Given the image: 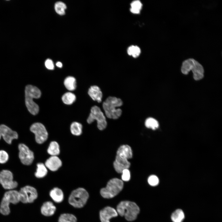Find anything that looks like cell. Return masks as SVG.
<instances>
[{
  "mask_svg": "<svg viewBox=\"0 0 222 222\" xmlns=\"http://www.w3.org/2000/svg\"><path fill=\"white\" fill-rule=\"evenodd\" d=\"M142 6V4L140 1L135 0L131 3L130 11L135 14L140 13Z\"/></svg>",
  "mask_w": 222,
  "mask_h": 222,
  "instance_id": "cell-29",
  "label": "cell"
},
{
  "mask_svg": "<svg viewBox=\"0 0 222 222\" xmlns=\"http://www.w3.org/2000/svg\"><path fill=\"white\" fill-rule=\"evenodd\" d=\"M9 158L8 153L4 150H0V163L3 164L6 162Z\"/></svg>",
  "mask_w": 222,
  "mask_h": 222,
  "instance_id": "cell-33",
  "label": "cell"
},
{
  "mask_svg": "<svg viewBox=\"0 0 222 222\" xmlns=\"http://www.w3.org/2000/svg\"><path fill=\"white\" fill-rule=\"evenodd\" d=\"M88 93L92 99L98 103L101 101L102 93L100 88L96 85H93L89 88Z\"/></svg>",
  "mask_w": 222,
  "mask_h": 222,
  "instance_id": "cell-19",
  "label": "cell"
},
{
  "mask_svg": "<svg viewBox=\"0 0 222 222\" xmlns=\"http://www.w3.org/2000/svg\"><path fill=\"white\" fill-rule=\"evenodd\" d=\"M116 155L127 160L131 158L133 153L131 147L127 145L121 146L117 150Z\"/></svg>",
  "mask_w": 222,
  "mask_h": 222,
  "instance_id": "cell-17",
  "label": "cell"
},
{
  "mask_svg": "<svg viewBox=\"0 0 222 222\" xmlns=\"http://www.w3.org/2000/svg\"><path fill=\"white\" fill-rule=\"evenodd\" d=\"M19 201L18 191L12 190L6 191L5 193L0 204V213L4 215H8L10 212V204H15Z\"/></svg>",
  "mask_w": 222,
  "mask_h": 222,
  "instance_id": "cell-7",
  "label": "cell"
},
{
  "mask_svg": "<svg viewBox=\"0 0 222 222\" xmlns=\"http://www.w3.org/2000/svg\"><path fill=\"white\" fill-rule=\"evenodd\" d=\"M62 162L56 156H51L45 162V166L50 170L54 171L57 170L61 166Z\"/></svg>",
  "mask_w": 222,
  "mask_h": 222,
  "instance_id": "cell-16",
  "label": "cell"
},
{
  "mask_svg": "<svg viewBox=\"0 0 222 222\" xmlns=\"http://www.w3.org/2000/svg\"><path fill=\"white\" fill-rule=\"evenodd\" d=\"M123 187L122 180L117 178H113L109 181L105 187L101 189L100 194L104 198H112L122 190Z\"/></svg>",
  "mask_w": 222,
  "mask_h": 222,
  "instance_id": "cell-5",
  "label": "cell"
},
{
  "mask_svg": "<svg viewBox=\"0 0 222 222\" xmlns=\"http://www.w3.org/2000/svg\"><path fill=\"white\" fill-rule=\"evenodd\" d=\"M18 192L20 201L23 203H32L38 196L36 190L30 186L21 188Z\"/></svg>",
  "mask_w": 222,
  "mask_h": 222,
  "instance_id": "cell-9",
  "label": "cell"
},
{
  "mask_svg": "<svg viewBox=\"0 0 222 222\" xmlns=\"http://www.w3.org/2000/svg\"><path fill=\"white\" fill-rule=\"evenodd\" d=\"M49 195L52 200L56 203H61L64 200V193L58 187H55L51 190Z\"/></svg>",
  "mask_w": 222,
  "mask_h": 222,
  "instance_id": "cell-20",
  "label": "cell"
},
{
  "mask_svg": "<svg viewBox=\"0 0 222 222\" xmlns=\"http://www.w3.org/2000/svg\"><path fill=\"white\" fill-rule=\"evenodd\" d=\"M48 153L51 156H56L60 153L59 146L56 141H52L50 144L48 148Z\"/></svg>",
  "mask_w": 222,
  "mask_h": 222,
  "instance_id": "cell-23",
  "label": "cell"
},
{
  "mask_svg": "<svg viewBox=\"0 0 222 222\" xmlns=\"http://www.w3.org/2000/svg\"><path fill=\"white\" fill-rule=\"evenodd\" d=\"M121 173V179L123 181H128L130 180V171L128 169H125L123 170Z\"/></svg>",
  "mask_w": 222,
  "mask_h": 222,
  "instance_id": "cell-34",
  "label": "cell"
},
{
  "mask_svg": "<svg viewBox=\"0 0 222 222\" xmlns=\"http://www.w3.org/2000/svg\"><path fill=\"white\" fill-rule=\"evenodd\" d=\"M148 182L150 185L154 186L158 184L159 179L158 177L156 175H151L148 178Z\"/></svg>",
  "mask_w": 222,
  "mask_h": 222,
  "instance_id": "cell-32",
  "label": "cell"
},
{
  "mask_svg": "<svg viewBox=\"0 0 222 222\" xmlns=\"http://www.w3.org/2000/svg\"><path fill=\"white\" fill-rule=\"evenodd\" d=\"M191 71L194 79L198 80L202 79L204 76V69L201 64L193 58H189L184 60L181 67V71L184 74H187Z\"/></svg>",
  "mask_w": 222,
  "mask_h": 222,
  "instance_id": "cell-4",
  "label": "cell"
},
{
  "mask_svg": "<svg viewBox=\"0 0 222 222\" xmlns=\"http://www.w3.org/2000/svg\"><path fill=\"white\" fill-rule=\"evenodd\" d=\"M2 137L7 143L10 144L13 140L18 139V135L6 125L2 124L0 125V139Z\"/></svg>",
  "mask_w": 222,
  "mask_h": 222,
  "instance_id": "cell-13",
  "label": "cell"
},
{
  "mask_svg": "<svg viewBox=\"0 0 222 222\" xmlns=\"http://www.w3.org/2000/svg\"><path fill=\"white\" fill-rule=\"evenodd\" d=\"M76 96L73 93L68 92L65 93L62 97L63 103L67 105H70L73 104L76 100Z\"/></svg>",
  "mask_w": 222,
  "mask_h": 222,
  "instance_id": "cell-24",
  "label": "cell"
},
{
  "mask_svg": "<svg viewBox=\"0 0 222 222\" xmlns=\"http://www.w3.org/2000/svg\"><path fill=\"white\" fill-rule=\"evenodd\" d=\"M18 148L19 151L18 156L21 162L25 165H31L34 158L33 152L23 143L19 144Z\"/></svg>",
  "mask_w": 222,
  "mask_h": 222,
  "instance_id": "cell-12",
  "label": "cell"
},
{
  "mask_svg": "<svg viewBox=\"0 0 222 222\" xmlns=\"http://www.w3.org/2000/svg\"><path fill=\"white\" fill-rule=\"evenodd\" d=\"M30 130L35 134V140L38 143L42 144L47 140L48 134L42 124L39 122L34 123L30 127Z\"/></svg>",
  "mask_w": 222,
  "mask_h": 222,
  "instance_id": "cell-10",
  "label": "cell"
},
{
  "mask_svg": "<svg viewBox=\"0 0 222 222\" xmlns=\"http://www.w3.org/2000/svg\"><path fill=\"white\" fill-rule=\"evenodd\" d=\"M45 66L46 68L49 70H53L54 68V66L52 61L50 59H47L45 63Z\"/></svg>",
  "mask_w": 222,
  "mask_h": 222,
  "instance_id": "cell-35",
  "label": "cell"
},
{
  "mask_svg": "<svg viewBox=\"0 0 222 222\" xmlns=\"http://www.w3.org/2000/svg\"><path fill=\"white\" fill-rule=\"evenodd\" d=\"M56 66L60 68L62 67L63 65L62 63L60 62H58L56 64Z\"/></svg>",
  "mask_w": 222,
  "mask_h": 222,
  "instance_id": "cell-36",
  "label": "cell"
},
{
  "mask_svg": "<svg viewBox=\"0 0 222 222\" xmlns=\"http://www.w3.org/2000/svg\"><path fill=\"white\" fill-rule=\"evenodd\" d=\"M56 210V206L51 201L44 202L41 208V213L45 216H51L55 213Z\"/></svg>",
  "mask_w": 222,
  "mask_h": 222,
  "instance_id": "cell-18",
  "label": "cell"
},
{
  "mask_svg": "<svg viewBox=\"0 0 222 222\" xmlns=\"http://www.w3.org/2000/svg\"><path fill=\"white\" fill-rule=\"evenodd\" d=\"M184 218V213L180 209L176 210L171 216V219L173 222H182Z\"/></svg>",
  "mask_w": 222,
  "mask_h": 222,
  "instance_id": "cell-26",
  "label": "cell"
},
{
  "mask_svg": "<svg viewBox=\"0 0 222 222\" xmlns=\"http://www.w3.org/2000/svg\"><path fill=\"white\" fill-rule=\"evenodd\" d=\"M77 219L73 214L69 213H64L59 217L58 222H76Z\"/></svg>",
  "mask_w": 222,
  "mask_h": 222,
  "instance_id": "cell-27",
  "label": "cell"
},
{
  "mask_svg": "<svg viewBox=\"0 0 222 222\" xmlns=\"http://www.w3.org/2000/svg\"><path fill=\"white\" fill-rule=\"evenodd\" d=\"M145 126L148 128L155 130L159 126V124L155 119L152 117H149L145 121Z\"/></svg>",
  "mask_w": 222,
  "mask_h": 222,
  "instance_id": "cell-28",
  "label": "cell"
},
{
  "mask_svg": "<svg viewBox=\"0 0 222 222\" xmlns=\"http://www.w3.org/2000/svg\"><path fill=\"white\" fill-rule=\"evenodd\" d=\"M122 100L115 97H109L103 104V108L106 117L110 119L118 118L122 113L121 110L117 108L122 105Z\"/></svg>",
  "mask_w": 222,
  "mask_h": 222,
  "instance_id": "cell-2",
  "label": "cell"
},
{
  "mask_svg": "<svg viewBox=\"0 0 222 222\" xmlns=\"http://www.w3.org/2000/svg\"><path fill=\"white\" fill-rule=\"evenodd\" d=\"M0 183L4 189L9 190L18 186L17 182L13 180L12 173L8 170H3L0 172Z\"/></svg>",
  "mask_w": 222,
  "mask_h": 222,
  "instance_id": "cell-11",
  "label": "cell"
},
{
  "mask_svg": "<svg viewBox=\"0 0 222 222\" xmlns=\"http://www.w3.org/2000/svg\"><path fill=\"white\" fill-rule=\"evenodd\" d=\"M82 126L77 122H72L70 126V131L72 134L76 136L80 135L82 133Z\"/></svg>",
  "mask_w": 222,
  "mask_h": 222,
  "instance_id": "cell-25",
  "label": "cell"
},
{
  "mask_svg": "<svg viewBox=\"0 0 222 222\" xmlns=\"http://www.w3.org/2000/svg\"><path fill=\"white\" fill-rule=\"evenodd\" d=\"M116 211L120 216H124L127 220L132 221L136 218L140 209L134 202L124 201L117 205Z\"/></svg>",
  "mask_w": 222,
  "mask_h": 222,
  "instance_id": "cell-3",
  "label": "cell"
},
{
  "mask_svg": "<svg viewBox=\"0 0 222 222\" xmlns=\"http://www.w3.org/2000/svg\"><path fill=\"white\" fill-rule=\"evenodd\" d=\"M128 54L136 58L138 57L141 53V50L139 47L137 46L132 45L129 47L127 50Z\"/></svg>",
  "mask_w": 222,
  "mask_h": 222,
  "instance_id": "cell-30",
  "label": "cell"
},
{
  "mask_svg": "<svg viewBox=\"0 0 222 222\" xmlns=\"http://www.w3.org/2000/svg\"><path fill=\"white\" fill-rule=\"evenodd\" d=\"M25 102L28 110L33 115L37 114L39 112V108L38 105L34 101L33 99L40 97L41 91L35 86L28 85L25 87Z\"/></svg>",
  "mask_w": 222,
  "mask_h": 222,
  "instance_id": "cell-1",
  "label": "cell"
},
{
  "mask_svg": "<svg viewBox=\"0 0 222 222\" xmlns=\"http://www.w3.org/2000/svg\"><path fill=\"white\" fill-rule=\"evenodd\" d=\"M95 120L97 121V126L99 130H103L106 128L107 122L105 117L100 108L97 106L92 107L87 121L88 124H91Z\"/></svg>",
  "mask_w": 222,
  "mask_h": 222,
  "instance_id": "cell-8",
  "label": "cell"
},
{
  "mask_svg": "<svg viewBox=\"0 0 222 222\" xmlns=\"http://www.w3.org/2000/svg\"><path fill=\"white\" fill-rule=\"evenodd\" d=\"M88 197L87 191L83 188L79 187L72 191L68 198V202L74 207L80 208L85 204Z\"/></svg>",
  "mask_w": 222,
  "mask_h": 222,
  "instance_id": "cell-6",
  "label": "cell"
},
{
  "mask_svg": "<svg viewBox=\"0 0 222 222\" xmlns=\"http://www.w3.org/2000/svg\"><path fill=\"white\" fill-rule=\"evenodd\" d=\"M117 216L116 210L110 207L105 208L100 212V218L101 222H110V219Z\"/></svg>",
  "mask_w": 222,
  "mask_h": 222,
  "instance_id": "cell-14",
  "label": "cell"
},
{
  "mask_svg": "<svg viewBox=\"0 0 222 222\" xmlns=\"http://www.w3.org/2000/svg\"><path fill=\"white\" fill-rule=\"evenodd\" d=\"M113 164L116 171L118 173H121L123 170L128 169L130 166V163L127 159L116 155Z\"/></svg>",
  "mask_w": 222,
  "mask_h": 222,
  "instance_id": "cell-15",
  "label": "cell"
},
{
  "mask_svg": "<svg viewBox=\"0 0 222 222\" xmlns=\"http://www.w3.org/2000/svg\"><path fill=\"white\" fill-rule=\"evenodd\" d=\"M64 84L68 90L70 91H73L76 88V79L72 76H68L64 80Z\"/></svg>",
  "mask_w": 222,
  "mask_h": 222,
  "instance_id": "cell-21",
  "label": "cell"
},
{
  "mask_svg": "<svg viewBox=\"0 0 222 222\" xmlns=\"http://www.w3.org/2000/svg\"><path fill=\"white\" fill-rule=\"evenodd\" d=\"M67 7L66 5L61 2H56L55 5V9L56 12L59 14L63 15L65 14V10Z\"/></svg>",
  "mask_w": 222,
  "mask_h": 222,
  "instance_id": "cell-31",
  "label": "cell"
},
{
  "mask_svg": "<svg viewBox=\"0 0 222 222\" xmlns=\"http://www.w3.org/2000/svg\"><path fill=\"white\" fill-rule=\"evenodd\" d=\"M36 172L35 173V176L38 178H42L47 174V170L45 165L42 163H38L37 165Z\"/></svg>",
  "mask_w": 222,
  "mask_h": 222,
  "instance_id": "cell-22",
  "label": "cell"
}]
</instances>
